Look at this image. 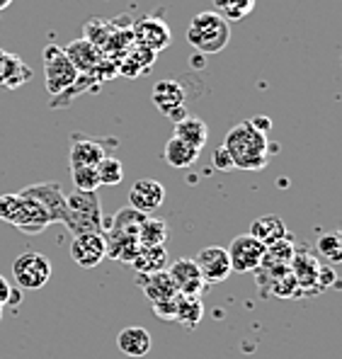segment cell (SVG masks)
Returning a JSON list of instances; mask_svg holds the SVG:
<instances>
[{
	"mask_svg": "<svg viewBox=\"0 0 342 359\" xmlns=\"http://www.w3.org/2000/svg\"><path fill=\"white\" fill-rule=\"evenodd\" d=\"M224 146L228 151L231 161H233V168L238 170H248V172H257L267 168V158H270V141H267V134H262L260 129L250 124V121H240L233 129L226 134Z\"/></svg>",
	"mask_w": 342,
	"mask_h": 359,
	"instance_id": "1",
	"label": "cell"
},
{
	"mask_svg": "<svg viewBox=\"0 0 342 359\" xmlns=\"http://www.w3.org/2000/svg\"><path fill=\"white\" fill-rule=\"evenodd\" d=\"M187 41L204 56L219 54L231 41V22L214 10L197 13L187 25Z\"/></svg>",
	"mask_w": 342,
	"mask_h": 359,
	"instance_id": "2",
	"label": "cell"
},
{
	"mask_svg": "<svg viewBox=\"0 0 342 359\" xmlns=\"http://www.w3.org/2000/svg\"><path fill=\"white\" fill-rule=\"evenodd\" d=\"M0 221L15 226V229L27 236H36L46 226H51L49 214L44 211V207L22 192L0 194Z\"/></svg>",
	"mask_w": 342,
	"mask_h": 359,
	"instance_id": "3",
	"label": "cell"
},
{
	"mask_svg": "<svg viewBox=\"0 0 342 359\" xmlns=\"http://www.w3.org/2000/svg\"><path fill=\"white\" fill-rule=\"evenodd\" d=\"M66 207H68V216H66V229L71 231L73 236L78 233H102V204H100L97 192H76L66 194Z\"/></svg>",
	"mask_w": 342,
	"mask_h": 359,
	"instance_id": "4",
	"label": "cell"
},
{
	"mask_svg": "<svg viewBox=\"0 0 342 359\" xmlns=\"http://www.w3.org/2000/svg\"><path fill=\"white\" fill-rule=\"evenodd\" d=\"M41 59H44V83L51 97L66 93V90L78 81V71L73 68V63L68 61V56L63 54L61 46L46 44L44 51H41Z\"/></svg>",
	"mask_w": 342,
	"mask_h": 359,
	"instance_id": "5",
	"label": "cell"
},
{
	"mask_svg": "<svg viewBox=\"0 0 342 359\" xmlns=\"http://www.w3.org/2000/svg\"><path fill=\"white\" fill-rule=\"evenodd\" d=\"M13 277H15V282H18L20 289L36 292V289H41V287L49 284L51 262L36 250L22 252V255L15 257V262H13Z\"/></svg>",
	"mask_w": 342,
	"mask_h": 359,
	"instance_id": "6",
	"label": "cell"
},
{
	"mask_svg": "<svg viewBox=\"0 0 342 359\" xmlns=\"http://www.w3.org/2000/svg\"><path fill=\"white\" fill-rule=\"evenodd\" d=\"M231 260V272H255L262 265V257H265V245L257 238H252L250 233L235 236L231 241V245L226 248Z\"/></svg>",
	"mask_w": 342,
	"mask_h": 359,
	"instance_id": "7",
	"label": "cell"
},
{
	"mask_svg": "<svg viewBox=\"0 0 342 359\" xmlns=\"http://www.w3.org/2000/svg\"><path fill=\"white\" fill-rule=\"evenodd\" d=\"M151 100L158 112L165 114L170 121H180L187 117V95L177 81H158L151 93Z\"/></svg>",
	"mask_w": 342,
	"mask_h": 359,
	"instance_id": "8",
	"label": "cell"
},
{
	"mask_svg": "<svg viewBox=\"0 0 342 359\" xmlns=\"http://www.w3.org/2000/svg\"><path fill=\"white\" fill-rule=\"evenodd\" d=\"M22 194L36 199V202L44 207V211L49 214L51 224H66L68 207H66V192L61 189V184L56 182H36L22 189Z\"/></svg>",
	"mask_w": 342,
	"mask_h": 359,
	"instance_id": "9",
	"label": "cell"
},
{
	"mask_svg": "<svg viewBox=\"0 0 342 359\" xmlns=\"http://www.w3.org/2000/svg\"><path fill=\"white\" fill-rule=\"evenodd\" d=\"M192 260H194V265H197L199 274H202L207 284L226 282V279L231 277V260H228L226 248H221V245L202 248Z\"/></svg>",
	"mask_w": 342,
	"mask_h": 359,
	"instance_id": "10",
	"label": "cell"
},
{
	"mask_svg": "<svg viewBox=\"0 0 342 359\" xmlns=\"http://www.w3.org/2000/svg\"><path fill=\"white\" fill-rule=\"evenodd\" d=\"M71 257L78 267L93 269L107 257L104 252V233H78L71 241Z\"/></svg>",
	"mask_w": 342,
	"mask_h": 359,
	"instance_id": "11",
	"label": "cell"
},
{
	"mask_svg": "<svg viewBox=\"0 0 342 359\" xmlns=\"http://www.w3.org/2000/svg\"><path fill=\"white\" fill-rule=\"evenodd\" d=\"M167 274H170L177 294H182V297H202V292L207 289V282L199 274L192 257H182V260L167 265Z\"/></svg>",
	"mask_w": 342,
	"mask_h": 359,
	"instance_id": "12",
	"label": "cell"
},
{
	"mask_svg": "<svg viewBox=\"0 0 342 359\" xmlns=\"http://www.w3.org/2000/svg\"><path fill=\"white\" fill-rule=\"evenodd\" d=\"M131 34H134V44L144 46V49L153 51V54L170 46V29L158 18H141L131 27Z\"/></svg>",
	"mask_w": 342,
	"mask_h": 359,
	"instance_id": "13",
	"label": "cell"
},
{
	"mask_svg": "<svg viewBox=\"0 0 342 359\" xmlns=\"http://www.w3.org/2000/svg\"><path fill=\"white\" fill-rule=\"evenodd\" d=\"M163 202H165V187L151 177L136 180L129 192V207H134L141 214H151V211L160 209Z\"/></svg>",
	"mask_w": 342,
	"mask_h": 359,
	"instance_id": "14",
	"label": "cell"
},
{
	"mask_svg": "<svg viewBox=\"0 0 342 359\" xmlns=\"http://www.w3.org/2000/svg\"><path fill=\"white\" fill-rule=\"evenodd\" d=\"M104 156H109V153H107V146H104L102 141L76 134L71 141V151H68V165L71 168H78V165L95 168Z\"/></svg>",
	"mask_w": 342,
	"mask_h": 359,
	"instance_id": "15",
	"label": "cell"
},
{
	"mask_svg": "<svg viewBox=\"0 0 342 359\" xmlns=\"http://www.w3.org/2000/svg\"><path fill=\"white\" fill-rule=\"evenodd\" d=\"M136 284L144 289V294H146V299L151 301V306L165 304V301H172L177 297V289H175V284H172L167 269L156 272V274H139V277H136Z\"/></svg>",
	"mask_w": 342,
	"mask_h": 359,
	"instance_id": "16",
	"label": "cell"
},
{
	"mask_svg": "<svg viewBox=\"0 0 342 359\" xmlns=\"http://www.w3.org/2000/svg\"><path fill=\"white\" fill-rule=\"evenodd\" d=\"M63 54H66L68 61L73 63V68L78 71V76H81V73H90L93 68H97V63L104 59V56L100 54L97 46H95L93 41H88L86 36H83V39L71 41V44L63 49Z\"/></svg>",
	"mask_w": 342,
	"mask_h": 359,
	"instance_id": "17",
	"label": "cell"
},
{
	"mask_svg": "<svg viewBox=\"0 0 342 359\" xmlns=\"http://www.w3.org/2000/svg\"><path fill=\"white\" fill-rule=\"evenodd\" d=\"M139 238L129 233H117V231H107L104 233V252H107L109 260L124 262V265H131V260L139 252Z\"/></svg>",
	"mask_w": 342,
	"mask_h": 359,
	"instance_id": "18",
	"label": "cell"
},
{
	"mask_svg": "<svg viewBox=\"0 0 342 359\" xmlns=\"http://www.w3.org/2000/svg\"><path fill=\"white\" fill-rule=\"evenodd\" d=\"M151 345H153L151 342V332L141 328V325H129V328H124L117 335V347L126 357H146L151 352Z\"/></svg>",
	"mask_w": 342,
	"mask_h": 359,
	"instance_id": "19",
	"label": "cell"
},
{
	"mask_svg": "<svg viewBox=\"0 0 342 359\" xmlns=\"http://www.w3.org/2000/svg\"><path fill=\"white\" fill-rule=\"evenodd\" d=\"M32 78V71L29 66L25 63L20 56L15 54H3V61H0V86L8 88V90H15L20 86H25Z\"/></svg>",
	"mask_w": 342,
	"mask_h": 359,
	"instance_id": "20",
	"label": "cell"
},
{
	"mask_svg": "<svg viewBox=\"0 0 342 359\" xmlns=\"http://www.w3.org/2000/svg\"><path fill=\"white\" fill-rule=\"evenodd\" d=\"M167 248L165 245H156V248H139L136 257L131 260V267L136 269V274H156L163 272L170 265L167 260Z\"/></svg>",
	"mask_w": 342,
	"mask_h": 359,
	"instance_id": "21",
	"label": "cell"
},
{
	"mask_svg": "<svg viewBox=\"0 0 342 359\" xmlns=\"http://www.w3.org/2000/svg\"><path fill=\"white\" fill-rule=\"evenodd\" d=\"M250 236L252 238H257L262 245L267 248V245H272V243L282 241L284 236H287V226H284V221L277 214H265V216H260V219L252 221Z\"/></svg>",
	"mask_w": 342,
	"mask_h": 359,
	"instance_id": "22",
	"label": "cell"
},
{
	"mask_svg": "<svg viewBox=\"0 0 342 359\" xmlns=\"http://www.w3.org/2000/svg\"><path fill=\"white\" fill-rule=\"evenodd\" d=\"M146 216L149 214H141V211H136L134 207H124V209H119L112 219L102 221V233H107V231H117V233L136 236L139 233V226L144 224Z\"/></svg>",
	"mask_w": 342,
	"mask_h": 359,
	"instance_id": "23",
	"label": "cell"
},
{
	"mask_svg": "<svg viewBox=\"0 0 342 359\" xmlns=\"http://www.w3.org/2000/svg\"><path fill=\"white\" fill-rule=\"evenodd\" d=\"M153 61H156V54H153V51H149V49H144V46L134 44V46H131V49L124 54V59L119 61V71H117V73H122V76L136 78V76H141V73L151 71Z\"/></svg>",
	"mask_w": 342,
	"mask_h": 359,
	"instance_id": "24",
	"label": "cell"
},
{
	"mask_svg": "<svg viewBox=\"0 0 342 359\" xmlns=\"http://www.w3.org/2000/svg\"><path fill=\"white\" fill-rule=\"evenodd\" d=\"M172 136H177V139L187 141L189 146H194L197 151H202L209 139V126H207V121H202L199 117H189L187 114L185 119L175 121V134Z\"/></svg>",
	"mask_w": 342,
	"mask_h": 359,
	"instance_id": "25",
	"label": "cell"
},
{
	"mask_svg": "<svg viewBox=\"0 0 342 359\" xmlns=\"http://www.w3.org/2000/svg\"><path fill=\"white\" fill-rule=\"evenodd\" d=\"M199 153L202 151H197L194 146H189L187 141L172 136V139L165 144L163 158H165V163L170 168H189V165H194V161L199 158Z\"/></svg>",
	"mask_w": 342,
	"mask_h": 359,
	"instance_id": "26",
	"label": "cell"
},
{
	"mask_svg": "<svg viewBox=\"0 0 342 359\" xmlns=\"http://www.w3.org/2000/svg\"><path fill=\"white\" fill-rule=\"evenodd\" d=\"M136 238H139L141 248L165 245L167 238H170V229H167V224L163 219H151V216H146L144 224L139 226V233H136Z\"/></svg>",
	"mask_w": 342,
	"mask_h": 359,
	"instance_id": "27",
	"label": "cell"
},
{
	"mask_svg": "<svg viewBox=\"0 0 342 359\" xmlns=\"http://www.w3.org/2000/svg\"><path fill=\"white\" fill-rule=\"evenodd\" d=\"M204 316V304L199 297H182L177 294V306H175V320L187 328H194V325L202 320Z\"/></svg>",
	"mask_w": 342,
	"mask_h": 359,
	"instance_id": "28",
	"label": "cell"
},
{
	"mask_svg": "<svg viewBox=\"0 0 342 359\" xmlns=\"http://www.w3.org/2000/svg\"><path fill=\"white\" fill-rule=\"evenodd\" d=\"M97 170V180H100V187L102 184H119L124 180V168H122V161L114 156H104L102 161L95 165Z\"/></svg>",
	"mask_w": 342,
	"mask_h": 359,
	"instance_id": "29",
	"label": "cell"
},
{
	"mask_svg": "<svg viewBox=\"0 0 342 359\" xmlns=\"http://www.w3.org/2000/svg\"><path fill=\"white\" fill-rule=\"evenodd\" d=\"M318 252L325 257L328 262L338 265L342 260V233L340 231H328L318 238Z\"/></svg>",
	"mask_w": 342,
	"mask_h": 359,
	"instance_id": "30",
	"label": "cell"
},
{
	"mask_svg": "<svg viewBox=\"0 0 342 359\" xmlns=\"http://www.w3.org/2000/svg\"><path fill=\"white\" fill-rule=\"evenodd\" d=\"M71 175H73V182H76V189H81V192H97L100 180H97V170H95V168L90 165L71 168Z\"/></svg>",
	"mask_w": 342,
	"mask_h": 359,
	"instance_id": "31",
	"label": "cell"
},
{
	"mask_svg": "<svg viewBox=\"0 0 342 359\" xmlns=\"http://www.w3.org/2000/svg\"><path fill=\"white\" fill-rule=\"evenodd\" d=\"M219 5V15H224L226 20H240L252 10L255 0H217Z\"/></svg>",
	"mask_w": 342,
	"mask_h": 359,
	"instance_id": "32",
	"label": "cell"
},
{
	"mask_svg": "<svg viewBox=\"0 0 342 359\" xmlns=\"http://www.w3.org/2000/svg\"><path fill=\"white\" fill-rule=\"evenodd\" d=\"M212 163H214V168L221 172H226V170H233V161H231V156H228V151L224 149V146H217L212 153Z\"/></svg>",
	"mask_w": 342,
	"mask_h": 359,
	"instance_id": "33",
	"label": "cell"
},
{
	"mask_svg": "<svg viewBox=\"0 0 342 359\" xmlns=\"http://www.w3.org/2000/svg\"><path fill=\"white\" fill-rule=\"evenodd\" d=\"M175 306H177V297L172 301H165V304H153V313L158 316L160 320H175Z\"/></svg>",
	"mask_w": 342,
	"mask_h": 359,
	"instance_id": "34",
	"label": "cell"
},
{
	"mask_svg": "<svg viewBox=\"0 0 342 359\" xmlns=\"http://www.w3.org/2000/svg\"><path fill=\"white\" fill-rule=\"evenodd\" d=\"M250 124L255 126V129H260L262 134H267V131L272 129V119H270V117H252V119H250Z\"/></svg>",
	"mask_w": 342,
	"mask_h": 359,
	"instance_id": "35",
	"label": "cell"
},
{
	"mask_svg": "<svg viewBox=\"0 0 342 359\" xmlns=\"http://www.w3.org/2000/svg\"><path fill=\"white\" fill-rule=\"evenodd\" d=\"M10 289H13V287H10V282H8V279L3 277V274H0V304H5V306H8V299H10Z\"/></svg>",
	"mask_w": 342,
	"mask_h": 359,
	"instance_id": "36",
	"label": "cell"
},
{
	"mask_svg": "<svg viewBox=\"0 0 342 359\" xmlns=\"http://www.w3.org/2000/svg\"><path fill=\"white\" fill-rule=\"evenodd\" d=\"M10 3V0H0V10H3L5 8V5H8Z\"/></svg>",
	"mask_w": 342,
	"mask_h": 359,
	"instance_id": "37",
	"label": "cell"
},
{
	"mask_svg": "<svg viewBox=\"0 0 342 359\" xmlns=\"http://www.w3.org/2000/svg\"><path fill=\"white\" fill-rule=\"evenodd\" d=\"M3 309H5V304H0V318H3Z\"/></svg>",
	"mask_w": 342,
	"mask_h": 359,
	"instance_id": "38",
	"label": "cell"
},
{
	"mask_svg": "<svg viewBox=\"0 0 342 359\" xmlns=\"http://www.w3.org/2000/svg\"><path fill=\"white\" fill-rule=\"evenodd\" d=\"M3 54H5V51H3V49H0V61H3Z\"/></svg>",
	"mask_w": 342,
	"mask_h": 359,
	"instance_id": "39",
	"label": "cell"
}]
</instances>
